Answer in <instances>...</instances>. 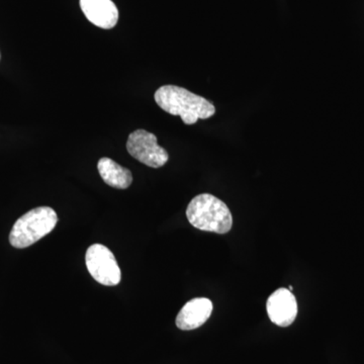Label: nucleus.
<instances>
[{
	"mask_svg": "<svg viewBox=\"0 0 364 364\" xmlns=\"http://www.w3.org/2000/svg\"><path fill=\"white\" fill-rule=\"evenodd\" d=\"M154 98L163 111L172 116L181 117L186 124H196L198 119H210L215 112L212 102L179 86H161L155 92Z\"/></svg>",
	"mask_w": 364,
	"mask_h": 364,
	"instance_id": "f257e3e1",
	"label": "nucleus"
},
{
	"mask_svg": "<svg viewBox=\"0 0 364 364\" xmlns=\"http://www.w3.org/2000/svg\"><path fill=\"white\" fill-rule=\"evenodd\" d=\"M186 217L191 226L202 231L223 235L233 227V217L226 203L210 193L193 198L186 210Z\"/></svg>",
	"mask_w": 364,
	"mask_h": 364,
	"instance_id": "f03ea898",
	"label": "nucleus"
},
{
	"mask_svg": "<svg viewBox=\"0 0 364 364\" xmlns=\"http://www.w3.org/2000/svg\"><path fill=\"white\" fill-rule=\"evenodd\" d=\"M58 223L56 212L49 207H39L21 215L9 234L14 247L21 249L33 245L51 233Z\"/></svg>",
	"mask_w": 364,
	"mask_h": 364,
	"instance_id": "7ed1b4c3",
	"label": "nucleus"
},
{
	"mask_svg": "<svg viewBox=\"0 0 364 364\" xmlns=\"http://www.w3.org/2000/svg\"><path fill=\"white\" fill-rule=\"evenodd\" d=\"M86 267L98 284L107 287L117 286L122 279L121 268L114 253L107 246L93 244L86 251Z\"/></svg>",
	"mask_w": 364,
	"mask_h": 364,
	"instance_id": "20e7f679",
	"label": "nucleus"
},
{
	"mask_svg": "<svg viewBox=\"0 0 364 364\" xmlns=\"http://www.w3.org/2000/svg\"><path fill=\"white\" fill-rule=\"evenodd\" d=\"M127 150L132 157L152 168L164 166L169 159L168 152L158 145L157 136L145 130H136L130 134Z\"/></svg>",
	"mask_w": 364,
	"mask_h": 364,
	"instance_id": "39448f33",
	"label": "nucleus"
},
{
	"mask_svg": "<svg viewBox=\"0 0 364 364\" xmlns=\"http://www.w3.org/2000/svg\"><path fill=\"white\" fill-rule=\"evenodd\" d=\"M267 310L273 324L289 327L298 315L296 296L289 289H279L268 298Z\"/></svg>",
	"mask_w": 364,
	"mask_h": 364,
	"instance_id": "423d86ee",
	"label": "nucleus"
},
{
	"mask_svg": "<svg viewBox=\"0 0 364 364\" xmlns=\"http://www.w3.org/2000/svg\"><path fill=\"white\" fill-rule=\"evenodd\" d=\"M213 313V303L207 298L191 299L176 317V326L183 331L198 329L205 324Z\"/></svg>",
	"mask_w": 364,
	"mask_h": 364,
	"instance_id": "0eeeda50",
	"label": "nucleus"
},
{
	"mask_svg": "<svg viewBox=\"0 0 364 364\" xmlns=\"http://www.w3.org/2000/svg\"><path fill=\"white\" fill-rule=\"evenodd\" d=\"M80 7L86 18L98 28L109 30L119 21V11L112 0H80Z\"/></svg>",
	"mask_w": 364,
	"mask_h": 364,
	"instance_id": "6e6552de",
	"label": "nucleus"
},
{
	"mask_svg": "<svg viewBox=\"0 0 364 364\" xmlns=\"http://www.w3.org/2000/svg\"><path fill=\"white\" fill-rule=\"evenodd\" d=\"M97 169L102 181L112 188L126 189L133 182V176L130 170L124 168L109 158H102L98 161Z\"/></svg>",
	"mask_w": 364,
	"mask_h": 364,
	"instance_id": "1a4fd4ad",
	"label": "nucleus"
},
{
	"mask_svg": "<svg viewBox=\"0 0 364 364\" xmlns=\"http://www.w3.org/2000/svg\"><path fill=\"white\" fill-rule=\"evenodd\" d=\"M289 291H293V289H294V287H293V286H289Z\"/></svg>",
	"mask_w": 364,
	"mask_h": 364,
	"instance_id": "9d476101",
	"label": "nucleus"
}]
</instances>
